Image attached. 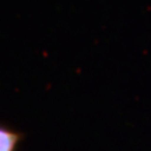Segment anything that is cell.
<instances>
[{
    "mask_svg": "<svg viewBox=\"0 0 151 151\" xmlns=\"http://www.w3.org/2000/svg\"><path fill=\"white\" fill-rule=\"evenodd\" d=\"M20 136L0 126V151H14Z\"/></svg>",
    "mask_w": 151,
    "mask_h": 151,
    "instance_id": "6da1fadb",
    "label": "cell"
}]
</instances>
